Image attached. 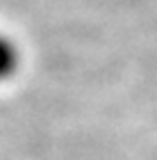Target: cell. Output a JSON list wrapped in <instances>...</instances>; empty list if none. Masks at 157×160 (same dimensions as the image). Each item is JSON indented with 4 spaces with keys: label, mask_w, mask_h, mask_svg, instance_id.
<instances>
[{
    "label": "cell",
    "mask_w": 157,
    "mask_h": 160,
    "mask_svg": "<svg viewBox=\"0 0 157 160\" xmlns=\"http://www.w3.org/2000/svg\"><path fill=\"white\" fill-rule=\"evenodd\" d=\"M21 67V46L9 34L0 32V82L9 80Z\"/></svg>",
    "instance_id": "obj_1"
}]
</instances>
